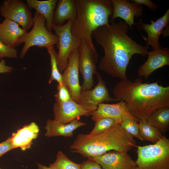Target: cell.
Listing matches in <instances>:
<instances>
[{"instance_id":"cell-1","label":"cell","mask_w":169,"mask_h":169,"mask_svg":"<svg viewBox=\"0 0 169 169\" xmlns=\"http://www.w3.org/2000/svg\"><path fill=\"white\" fill-rule=\"evenodd\" d=\"M124 21L100 27L92 33V37L103 48L104 54L99 61L100 69L111 76L124 80L126 70L134 54L145 56L148 49L136 42L128 35L129 29Z\"/></svg>"},{"instance_id":"cell-2","label":"cell","mask_w":169,"mask_h":169,"mask_svg":"<svg viewBox=\"0 0 169 169\" xmlns=\"http://www.w3.org/2000/svg\"><path fill=\"white\" fill-rule=\"evenodd\" d=\"M112 93L114 98L123 101L131 114L139 120L146 119L156 109L169 107V86L158 82L144 83L140 78L134 81L127 78L116 84Z\"/></svg>"},{"instance_id":"cell-3","label":"cell","mask_w":169,"mask_h":169,"mask_svg":"<svg viewBox=\"0 0 169 169\" xmlns=\"http://www.w3.org/2000/svg\"><path fill=\"white\" fill-rule=\"evenodd\" d=\"M134 137L117 123L106 131L90 136L80 134L71 145L74 152L90 158L112 150L127 152L136 146Z\"/></svg>"},{"instance_id":"cell-4","label":"cell","mask_w":169,"mask_h":169,"mask_svg":"<svg viewBox=\"0 0 169 169\" xmlns=\"http://www.w3.org/2000/svg\"><path fill=\"white\" fill-rule=\"evenodd\" d=\"M76 15L71 32L75 37L84 39L92 50L97 52L92 40V33L98 28L109 24L112 14L111 0H74Z\"/></svg>"},{"instance_id":"cell-5","label":"cell","mask_w":169,"mask_h":169,"mask_svg":"<svg viewBox=\"0 0 169 169\" xmlns=\"http://www.w3.org/2000/svg\"><path fill=\"white\" fill-rule=\"evenodd\" d=\"M137 147L136 169H169V140L166 136L155 144Z\"/></svg>"},{"instance_id":"cell-6","label":"cell","mask_w":169,"mask_h":169,"mask_svg":"<svg viewBox=\"0 0 169 169\" xmlns=\"http://www.w3.org/2000/svg\"><path fill=\"white\" fill-rule=\"evenodd\" d=\"M45 22V18L36 12H34L32 29L22 37L19 41V45L23 42L24 43L20 55V58H23L28 49L33 46L47 49L57 44L58 37L47 29Z\"/></svg>"},{"instance_id":"cell-7","label":"cell","mask_w":169,"mask_h":169,"mask_svg":"<svg viewBox=\"0 0 169 169\" xmlns=\"http://www.w3.org/2000/svg\"><path fill=\"white\" fill-rule=\"evenodd\" d=\"M73 20H69L65 24L58 26L53 24L52 28L58 37V42L56 45L58 49L57 53L58 66L60 73L66 68L69 56L73 51L78 49L80 39L74 36L71 32Z\"/></svg>"},{"instance_id":"cell-8","label":"cell","mask_w":169,"mask_h":169,"mask_svg":"<svg viewBox=\"0 0 169 169\" xmlns=\"http://www.w3.org/2000/svg\"><path fill=\"white\" fill-rule=\"evenodd\" d=\"M78 50L79 72L83 78L81 90H90L94 85L93 75L97 72V64L99 56L97 52L92 50L87 42L83 38L80 39Z\"/></svg>"},{"instance_id":"cell-9","label":"cell","mask_w":169,"mask_h":169,"mask_svg":"<svg viewBox=\"0 0 169 169\" xmlns=\"http://www.w3.org/2000/svg\"><path fill=\"white\" fill-rule=\"evenodd\" d=\"M1 15L12 20L27 31L33 25V17L31 9L21 0H6L0 6Z\"/></svg>"},{"instance_id":"cell-10","label":"cell","mask_w":169,"mask_h":169,"mask_svg":"<svg viewBox=\"0 0 169 169\" xmlns=\"http://www.w3.org/2000/svg\"><path fill=\"white\" fill-rule=\"evenodd\" d=\"M97 84L93 89L81 90L78 103L91 112L95 110L98 105L104 102L118 101L109 94L105 82L101 75L96 72Z\"/></svg>"},{"instance_id":"cell-11","label":"cell","mask_w":169,"mask_h":169,"mask_svg":"<svg viewBox=\"0 0 169 169\" xmlns=\"http://www.w3.org/2000/svg\"><path fill=\"white\" fill-rule=\"evenodd\" d=\"M79 58L78 48L70 53L67 66L61 74L63 83L68 87L72 100L77 103L81 90L79 79Z\"/></svg>"},{"instance_id":"cell-12","label":"cell","mask_w":169,"mask_h":169,"mask_svg":"<svg viewBox=\"0 0 169 169\" xmlns=\"http://www.w3.org/2000/svg\"><path fill=\"white\" fill-rule=\"evenodd\" d=\"M89 160L98 163L103 169H136L135 161L127 152L116 151L106 152Z\"/></svg>"},{"instance_id":"cell-13","label":"cell","mask_w":169,"mask_h":169,"mask_svg":"<svg viewBox=\"0 0 169 169\" xmlns=\"http://www.w3.org/2000/svg\"><path fill=\"white\" fill-rule=\"evenodd\" d=\"M151 22L149 24L145 23L140 19L137 25L140 29L145 30L147 33V37L143 36L146 42V46L148 48L151 46L153 49H157L161 47L159 41L160 36L169 26V9L161 17L155 21L151 20Z\"/></svg>"},{"instance_id":"cell-14","label":"cell","mask_w":169,"mask_h":169,"mask_svg":"<svg viewBox=\"0 0 169 169\" xmlns=\"http://www.w3.org/2000/svg\"><path fill=\"white\" fill-rule=\"evenodd\" d=\"M54 120L62 124H67L82 116L90 115L91 112L84 109L73 100L56 102L53 108Z\"/></svg>"},{"instance_id":"cell-15","label":"cell","mask_w":169,"mask_h":169,"mask_svg":"<svg viewBox=\"0 0 169 169\" xmlns=\"http://www.w3.org/2000/svg\"><path fill=\"white\" fill-rule=\"evenodd\" d=\"M113 5V12L111 22L119 17L124 20L131 29L135 25L134 17L139 18L143 14V9L141 5L127 0H111Z\"/></svg>"},{"instance_id":"cell-16","label":"cell","mask_w":169,"mask_h":169,"mask_svg":"<svg viewBox=\"0 0 169 169\" xmlns=\"http://www.w3.org/2000/svg\"><path fill=\"white\" fill-rule=\"evenodd\" d=\"M146 60L139 68L138 73L140 77L147 80L155 70L169 65V49L161 46L159 48L148 51Z\"/></svg>"},{"instance_id":"cell-17","label":"cell","mask_w":169,"mask_h":169,"mask_svg":"<svg viewBox=\"0 0 169 169\" xmlns=\"http://www.w3.org/2000/svg\"><path fill=\"white\" fill-rule=\"evenodd\" d=\"M92 120L95 122L104 117L114 119L120 123L123 116L133 119L138 122L139 120L129 112L125 103L122 101L114 104L102 103L99 104L97 109L91 113Z\"/></svg>"},{"instance_id":"cell-18","label":"cell","mask_w":169,"mask_h":169,"mask_svg":"<svg viewBox=\"0 0 169 169\" xmlns=\"http://www.w3.org/2000/svg\"><path fill=\"white\" fill-rule=\"evenodd\" d=\"M39 132L38 126L34 122H32L13 133L11 137L14 148H19L22 151L29 149L33 141L38 137Z\"/></svg>"},{"instance_id":"cell-19","label":"cell","mask_w":169,"mask_h":169,"mask_svg":"<svg viewBox=\"0 0 169 169\" xmlns=\"http://www.w3.org/2000/svg\"><path fill=\"white\" fill-rule=\"evenodd\" d=\"M27 32L17 23L9 19H5L0 24V40L13 47L19 45L20 38Z\"/></svg>"},{"instance_id":"cell-20","label":"cell","mask_w":169,"mask_h":169,"mask_svg":"<svg viewBox=\"0 0 169 169\" xmlns=\"http://www.w3.org/2000/svg\"><path fill=\"white\" fill-rule=\"evenodd\" d=\"M86 124V123L77 119L65 124L61 123L54 120L49 119L44 128L46 130L45 136L47 137L58 136L71 137L75 130Z\"/></svg>"},{"instance_id":"cell-21","label":"cell","mask_w":169,"mask_h":169,"mask_svg":"<svg viewBox=\"0 0 169 169\" xmlns=\"http://www.w3.org/2000/svg\"><path fill=\"white\" fill-rule=\"evenodd\" d=\"M26 1V4L30 9H34L36 12L45 18V26L49 31L51 32L54 10L58 0H27Z\"/></svg>"},{"instance_id":"cell-22","label":"cell","mask_w":169,"mask_h":169,"mask_svg":"<svg viewBox=\"0 0 169 169\" xmlns=\"http://www.w3.org/2000/svg\"><path fill=\"white\" fill-rule=\"evenodd\" d=\"M76 15L74 0L58 1L53 16V24L61 26L66 20H74Z\"/></svg>"},{"instance_id":"cell-23","label":"cell","mask_w":169,"mask_h":169,"mask_svg":"<svg viewBox=\"0 0 169 169\" xmlns=\"http://www.w3.org/2000/svg\"><path fill=\"white\" fill-rule=\"evenodd\" d=\"M148 122L165 134L169 129V107H161L152 111L148 116Z\"/></svg>"},{"instance_id":"cell-24","label":"cell","mask_w":169,"mask_h":169,"mask_svg":"<svg viewBox=\"0 0 169 169\" xmlns=\"http://www.w3.org/2000/svg\"><path fill=\"white\" fill-rule=\"evenodd\" d=\"M138 123L143 141H149L155 144L162 137L163 135L160 132L149 124L146 119L139 120Z\"/></svg>"},{"instance_id":"cell-25","label":"cell","mask_w":169,"mask_h":169,"mask_svg":"<svg viewBox=\"0 0 169 169\" xmlns=\"http://www.w3.org/2000/svg\"><path fill=\"white\" fill-rule=\"evenodd\" d=\"M49 166L53 169H81V164L73 162L61 151L57 153L56 160Z\"/></svg>"},{"instance_id":"cell-26","label":"cell","mask_w":169,"mask_h":169,"mask_svg":"<svg viewBox=\"0 0 169 169\" xmlns=\"http://www.w3.org/2000/svg\"><path fill=\"white\" fill-rule=\"evenodd\" d=\"M48 51L49 54L51 66V74L49 81L50 84L54 80L58 82L59 84L63 83L62 74L59 70L58 66L57 53L54 46L48 48Z\"/></svg>"},{"instance_id":"cell-27","label":"cell","mask_w":169,"mask_h":169,"mask_svg":"<svg viewBox=\"0 0 169 169\" xmlns=\"http://www.w3.org/2000/svg\"><path fill=\"white\" fill-rule=\"evenodd\" d=\"M95 123L94 127L91 132L88 134L89 135L92 136L103 133L119 123L114 119L106 117L100 118Z\"/></svg>"},{"instance_id":"cell-28","label":"cell","mask_w":169,"mask_h":169,"mask_svg":"<svg viewBox=\"0 0 169 169\" xmlns=\"http://www.w3.org/2000/svg\"><path fill=\"white\" fill-rule=\"evenodd\" d=\"M122 127L133 137H135L141 141H143L140 131L138 122L135 120L123 116L121 122L120 123Z\"/></svg>"},{"instance_id":"cell-29","label":"cell","mask_w":169,"mask_h":169,"mask_svg":"<svg viewBox=\"0 0 169 169\" xmlns=\"http://www.w3.org/2000/svg\"><path fill=\"white\" fill-rule=\"evenodd\" d=\"M57 92L55 95L56 102H62L72 100L67 85L63 83L57 86Z\"/></svg>"},{"instance_id":"cell-30","label":"cell","mask_w":169,"mask_h":169,"mask_svg":"<svg viewBox=\"0 0 169 169\" xmlns=\"http://www.w3.org/2000/svg\"><path fill=\"white\" fill-rule=\"evenodd\" d=\"M4 57L17 59L18 52L15 48L8 45L0 40V58Z\"/></svg>"},{"instance_id":"cell-31","label":"cell","mask_w":169,"mask_h":169,"mask_svg":"<svg viewBox=\"0 0 169 169\" xmlns=\"http://www.w3.org/2000/svg\"><path fill=\"white\" fill-rule=\"evenodd\" d=\"M14 149L11 137L0 143V158L4 154Z\"/></svg>"},{"instance_id":"cell-32","label":"cell","mask_w":169,"mask_h":169,"mask_svg":"<svg viewBox=\"0 0 169 169\" xmlns=\"http://www.w3.org/2000/svg\"><path fill=\"white\" fill-rule=\"evenodd\" d=\"M81 164V169H103L97 162L88 160Z\"/></svg>"},{"instance_id":"cell-33","label":"cell","mask_w":169,"mask_h":169,"mask_svg":"<svg viewBox=\"0 0 169 169\" xmlns=\"http://www.w3.org/2000/svg\"><path fill=\"white\" fill-rule=\"evenodd\" d=\"M138 4H144L154 11H156L158 8L157 5L149 0H132Z\"/></svg>"},{"instance_id":"cell-34","label":"cell","mask_w":169,"mask_h":169,"mask_svg":"<svg viewBox=\"0 0 169 169\" xmlns=\"http://www.w3.org/2000/svg\"><path fill=\"white\" fill-rule=\"evenodd\" d=\"M13 69L14 68L12 67L6 65L5 60L1 59L0 62V74L10 73Z\"/></svg>"},{"instance_id":"cell-35","label":"cell","mask_w":169,"mask_h":169,"mask_svg":"<svg viewBox=\"0 0 169 169\" xmlns=\"http://www.w3.org/2000/svg\"><path fill=\"white\" fill-rule=\"evenodd\" d=\"M37 165L38 166L37 169H53L49 166L48 167L39 163H38Z\"/></svg>"},{"instance_id":"cell-36","label":"cell","mask_w":169,"mask_h":169,"mask_svg":"<svg viewBox=\"0 0 169 169\" xmlns=\"http://www.w3.org/2000/svg\"><path fill=\"white\" fill-rule=\"evenodd\" d=\"M0 169H1V168H0Z\"/></svg>"}]
</instances>
